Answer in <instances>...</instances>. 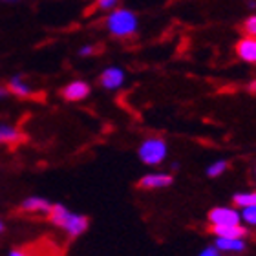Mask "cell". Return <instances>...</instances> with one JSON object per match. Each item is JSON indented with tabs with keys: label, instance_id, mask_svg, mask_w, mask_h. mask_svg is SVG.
<instances>
[{
	"label": "cell",
	"instance_id": "1",
	"mask_svg": "<svg viewBox=\"0 0 256 256\" xmlns=\"http://www.w3.org/2000/svg\"><path fill=\"white\" fill-rule=\"evenodd\" d=\"M106 28L114 37H128L138 28V16L128 10H116L108 16Z\"/></svg>",
	"mask_w": 256,
	"mask_h": 256
},
{
	"label": "cell",
	"instance_id": "2",
	"mask_svg": "<svg viewBox=\"0 0 256 256\" xmlns=\"http://www.w3.org/2000/svg\"><path fill=\"white\" fill-rule=\"evenodd\" d=\"M166 156V143L161 138H150L139 146V158L146 165H160Z\"/></svg>",
	"mask_w": 256,
	"mask_h": 256
},
{
	"label": "cell",
	"instance_id": "3",
	"mask_svg": "<svg viewBox=\"0 0 256 256\" xmlns=\"http://www.w3.org/2000/svg\"><path fill=\"white\" fill-rule=\"evenodd\" d=\"M10 256H64V252L55 246L54 242L37 240L33 244H26V246L13 249Z\"/></svg>",
	"mask_w": 256,
	"mask_h": 256
},
{
	"label": "cell",
	"instance_id": "4",
	"mask_svg": "<svg viewBox=\"0 0 256 256\" xmlns=\"http://www.w3.org/2000/svg\"><path fill=\"white\" fill-rule=\"evenodd\" d=\"M208 220L212 225H236L240 224V214L232 208L216 207L208 212Z\"/></svg>",
	"mask_w": 256,
	"mask_h": 256
},
{
	"label": "cell",
	"instance_id": "5",
	"mask_svg": "<svg viewBox=\"0 0 256 256\" xmlns=\"http://www.w3.org/2000/svg\"><path fill=\"white\" fill-rule=\"evenodd\" d=\"M88 225H90V222H88L86 216H79V214L70 212L68 216H66V220H64L62 229L66 230L72 238H77V236L82 234V232L88 229Z\"/></svg>",
	"mask_w": 256,
	"mask_h": 256
},
{
	"label": "cell",
	"instance_id": "6",
	"mask_svg": "<svg viewBox=\"0 0 256 256\" xmlns=\"http://www.w3.org/2000/svg\"><path fill=\"white\" fill-rule=\"evenodd\" d=\"M90 94V86L82 82V80H75V82H70L68 86H64L62 92H60V96L66 99V101H80V99H84L88 97Z\"/></svg>",
	"mask_w": 256,
	"mask_h": 256
},
{
	"label": "cell",
	"instance_id": "7",
	"mask_svg": "<svg viewBox=\"0 0 256 256\" xmlns=\"http://www.w3.org/2000/svg\"><path fill=\"white\" fill-rule=\"evenodd\" d=\"M172 176L168 174H150V176H144L139 180L138 187L139 188H163L172 185Z\"/></svg>",
	"mask_w": 256,
	"mask_h": 256
},
{
	"label": "cell",
	"instance_id": "8",
	"mask_svg": "<svg viewBox=\"0 0 256 256\" xmlns=\"http://www.w3.org/2000/svg\"><path fill=\"white\" fill-rule=\"evenodd\" d=\"M236 54L240 59H244L246 62H254L256 60V40L254 37L247 35L246 38H242L238 46H236Z\"/></svg>",
	"mask_w": 256,
	"mask_h": 256
},
{
	"label": "cell",
	"instance_id": "9",
	"mask_svg": "<svg viewBox=\"0 0 256 256\" xmlns=\"http://www.w3.org/2000/svg\"><path fill=\"white\" fill-rule=\"evenodd\" d=\"M210 230H212L216 236H220V238H240V240H244V238L247 236V229L240 227V224H236V225H212Z\"/></svg>",
	"mask_w": 256,
	"mask_h": 256
},
{
	"label": "cell",
	"instance_id": "10",
	"mask_svg": "<svg viewBox=\"0 0 256 256\" xmlns=\"http://www.w3.org/2000/svg\"><path fill=\"white\" fill-rule=\"evenodd\" d=\"M99 80H101V84L104 86V88H108V90H114V88H118V86L123 84L124 74L118 68H108L106 72H102L101 79H99Z\"/></svg>",
	"mask_w": 256,
	"mask_h": 256
},
{
	"label": "cell",
	"instance_id": "11",
	"mask_svg": "<svg viewBox=\"0 0 256 256\" xmlns=\"http://www.w3.org/2000/svg\"><path fill=\"white\" fill-rule=\"evenodd\" d=\"M52 205H50L46 200L42 198H30L26 202L22 203V210H26V212H44L48 214Z\"/></svg>",
	"mask_w": 256,
	"mask_h": 256
},
{
	"label": "cell",
	"instance_id": "12",
	"mask_svg": "<svg viewBox=\"0 0 256 256\" xmlns=\"http://www.w3.org/2000/svg\"><path fill=\"white\" fill-rule=\"evenodd\" d=\"M216 247L222 249V251H229V252H242L246 249V242L240 240V238H220L216 240Z\"/></svg>",
	"mask_w": 256,
	"mask_h": 256
},
{
	"label": "cell",
	"instance_id": "13",
	"mask_svg": "<svg viewBox=\"0 0 256 256\" xmlns=\"http://www.w3.org/2000/svg\"><path fill=\"white\" fill-rule=\"evenodd\" d=\"M24 139V136H22L16 128H11V126H0V143L4 144H11V146H15V144H18Z\"/></svg>",
	"mask_w": 256,
	"mask_h": 256
},
{
	"label": "cell",
	"instance_id": "14",
	"mask_svg": "<svg viewBox=\"0 0 256 256\" xmlns=\"http://www.w3.org/2000/svg\"><path fill=\"white\" fill-rule=\"evenodd\" d=\"M8 90L13 92V94H15V96H18V97H33L32 88L24 84V82H22L18 77H15V79L10 80V84H8Z\"/></svg>",
	"mask_w": 256,
	"mask_h": 256
},
{
	"label": "cell",
	"instance_id": "15",
	"mask_svg": "<svg viewBox=\"0 0 256 256\" xmlns=\"http://www.w3.org/2000/svg\"><path fill=\"white\" fill-rule=\"evenodd\" d=\"M68 214L70 212L62 207V205H52V208H50V212H48V218L54 225H57V227H62L64 220H66V216H68Z\"/></svg>",
	"mask_w": 256,
	"mask_h": 256
},
{
	"label": "cell",
	"instance_id": "16",
	"mask_svg": "<svg viewBox=\"0 0 256 256\" xmlns=\"http://www.w3.org/2000/svg\"><path fill=\"white\" fill-rule=\"evenodd\" d=\"M232 203L234 205H240V207H251V205H256V194H236L232 198Z\"/></svg>",
	"mask_w": 256,
	"mask_h": 256
},
{
	"label": "cell",
	"instance_id": "17",
	"mask_svg": "<svg viewBox=\"0 0 256 256\" xmlns=\"http://www.w3.org/2000/svg\"><path fill=\"white\" fill-rule=\"evenodd\" d=\"M116 4H118V0H97L96 4L90 6V8L86 10V15L96 13V11H99V10H110V8H114Z\"/></svg>",
	"mask_w": 256,
	"mask_h": 256
},
{
	"label": "cell",
	"instance_id": "18",
	"mask_svg": "<svg viewBox=\"0 0 256 256\" xmlns=\"http://www.w3.org/2000/svg\"><path fill=\"white\" fill-rule=\"evenodd\" d=\"M225 170H227V163H225V161H218V163H214V165L208 166L207 174L210 178H218L220 174H224Z\"/></svg>",
	"mask_w": 256,
	"mask_h": 256
},
{
	"label": "cell",
	"instance_id": "19",
	"mask_svg": "<svg viewBox=\"0 0 256 256\" xmlns=\"http://www.w3.org/2000/svg\"><path fill=\"white\" fill-rule=\"evenodd\" d=\"M242 216H244V220H246L249 225H254L256 224V208H254V205L244 208V214H242Z\"/></svg>",
	"mask_w": 256,
	"mask_h": 256
},
{
	"label": "cell",
	"instance_id": "20",
	"mask_svg": "<svg viewBox=\"0 0 256 256\" xmlns=\"http://www.w3.org/2000/svg\"><path fill=\"white\" fill-rule=\"evenodd\" d=\"M254 32H256V18L254 16H251V18H247V20L244 22V33L254 37Z\"/></svg>",
	"mask_w": 256,
	"mask_h": 256
},
{
	"label": "cell",
	"instance_id": "21",
	"mask_svg": "<svg viewBox=\"0 0 256 256\" xmlns=\"http://www.w3.org/2000/svg\"><path fill=\"white\" fill-rule=\"evenodd\" d=\"M200 256H220V252H218V249H214V247H208V249H205V251H203Z\"/></svg>",
	"mask_w": 256,
	"mask_h": 256
},
{
	"label": "cell",
	"instance_id": "22",
	"mask_svg": "<svg viewBox=\"0 0 256 256\" xmlns=\"http://www.w3.org/2000/svg\"><path fill=\"white\" fill-rule=\"evenodd\" d=\"M94 54V48H90V46H86V48L80 50V55H90Z\"/></svg>",
	"mask_w": 256,
	"mask_h": 256
},
{
	"label": "cell",
	"instance_id": "23",
	"mask_svg": "<svg viewBox=\"0 0 256 256\" xmlns=\"http://www.w3.org/2000/svg\"><path fill=\"white\" fill-rule=\"evenodd\" d=\"M6 94H8V88H4V86H0V97H4Z\"/></svg>",
	"mask_w": 256,
	"mask_h": 256
},
{
	"label": "cell",
	"instance_id": "24",
	"mask_svg": "<svg viewBox=\"0 0 256 256\" xmlns=\"http://www.w3.org/2000/svg\"><path fill=\"white\" fill-rule=\"evenodd\" d=\"M4 2H15V0H4Z\"/></svg>",
	"mask_w": 256,
	"mask_h": 256
},
{
	"label": "cell",
	"instance_id": "25",
	"mask_svg": "<svg viewBox=\"0 0 256 256\" xmlns=\"http://www.w3.org/2000/svg\"><path fill=\"white\" fill-rule=\"evenodd\" d=\"M0 230H2V224H0Z\"/></svg>",
	"mask_w": 256,
	"mask_h": 256
}]
</instances>
